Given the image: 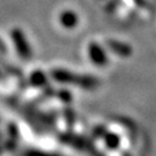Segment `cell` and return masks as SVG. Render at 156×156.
<instances>
[{
	"label": "cell",
	"mask_w": 156,
	"mask_h": 156,
	"mask_svg": "<svg viewBox=\"0 0 156 156\" xmlns=\"http://www.w3.org/2000/svg\"><path fill=\"white\" fill-rule=\"evenodd\" d=\"M62 23L66 27H73L76 23V16L72 12L67 11L66 13L62 14Z\"/></svg>",
	"instance_id": "cell-1"
}]
</instances>
